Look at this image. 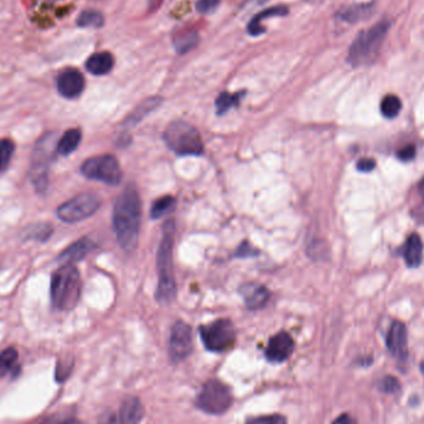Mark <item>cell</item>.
Instances as JSON below:
<instances>
[{"label":"cell","instance_id":"9c48e42d","mask_svg":"<svg viewBox=\"0 0 424 424\" xmlns=\"http://www.w3.org/2000/svg\"><path fill=\"white\" fill-rule=\"evenodd\" d=\"M81 172L86 178L98 180L105 184L118 185L122 181L121 165L113 156H93L84 162Z\"/></svg>","mask_w":424,"mask_h":424},{"label":"cell","instance_id":"484cf974","mask_svg":"<svg viewBox=\"0 0 424 424\" xmlns=\"http://www.w3.org/2000/svg\"><path fill=\"white\" fill-rule=\"evenodd\" d=\"M103 22L105 20L100 11L84 10L77 17L78 26L81 28H100Z\"/></svg>","mask_w":424,"mask_h":424},{"label":"cell","instance_id":"4fadbf2b","mask_svg":"<svg viewBox=\"0 0 424 424\" xmlns=\"http://www.w3.org/2000/svg\"><path fill=\"white\" fill-rule=\"evenodd\" d=\"M294 349V342L290 335L285 331L271 338L266 349V356L272 363H283L292 355Z\"/></svg>","mask_w":424,"mask_h":424},{"label":"cell","instance_id":"83f0119b","mask_svg":"<svg viewBox=\"0 0 424 424\" xmlns=\"http://www.w3.org/2000/svg\"><path fill=\"white\" fill-rule=\"evenodd\" d=\"M52 232H54V229H52L50 223H39V225H35L33 227H30L26 232V236L30 240L45 242V241L50 238Z\"/></svg>","mask_w":424,"mask_h":424},{"label":"cell","instance_id":"3957f363","mask_svg":"<svg viewBox=\"0 0 424 424\" xmlns=\"http://www.w3.org/2000/svg\"><path fill=\"white\" fill-rule=\"evenodd\" d=\"M162 231V243L158 253L159 285L156 298L160 303H170L176 294L173 269L174 221L169 220Z\"/></svg>","mask_w":424,"mask_h":424},{"label":"cell","instance_id":"9a60e30c","mask_svg":"<svg viewBox=\"0 0 424 424\" xmlns=\"http://www.w3.org/2000/svg\"><path fill=\"white\" fill-rule=\"evenodd\" d=\"M402 256L409 268H417L423 261V242L419 234H412L408 236L407 240L402 248Z\"/></svg>","mask_w":424,"mask_h":424},{"label":"cell","instance_id":"f546056e","mask_svg":"<svg viewBox=\"0 0 424 424\" xmlns=\"http://www.w3.org/2000/svg\"><path fill=\"white\" fill-rule=\"evenodd\" d=\"M14 151L15 145L10 139L0 140V172H4L9 167Z\"/></svg>","mask_w":424,"mask_h":424},{"label":"cell","instance_id":"ba28073f","mask_svg":"<svg viewBox=\"0 0 424 424\" xmlns=\"http://www.w3.org/2000/svg\"><path fill=\"white\" fill-rule=\"evenodd\" d=\"M200 334L207 350L213 352L229 350L236 340L234 324L227 319H218L213 323L201 326Z\"/></svg>","mask_w":424,"mask_h":424},{"label":"cell","instance_id":"b9f144b4","mask_svg":"<svg viewBox=\"0 0 424 424\" xmlns=\"http://www.w3.org/2000/svg\"><path fill=\"white\" fill-rule=\"evenodd\" d=\"M421 371H422V374H424V361L423 363H421Z\"/></svg>","mask_w":424,"mask_h":424},{"label":"cell","instance_id":"8fae6325","mask_svg":"<svg viewBox=\"0 0 424 424\" xmlns=\"http://www.w3.org/2000/svg\"><path fill=\"white\" fill-rule=\"evenodd\" d=\"M192 351V335L189 325L184 321L174 324L170 340H169V355L174 363H180L189 356Z\"/></svg>","mask_w":424,"mask_h":424},{"label":"cell","instance_id":"ffe728a7","mask_svg":"<svg viewBox=\"0 0 424 424\" xmlns=\"http://www.w3.org/2000/svg\"><path fill=\"white\" fill-rule=\"evenodd\" d=\"M113 65H114V60L109 52L95 54V55L91 56L86 62V67H87L89 73L96 75V76L109 73L113 68Z\"/></svg>","mask_w":424,"mask_h":424},{"label":"cell","instance_id":"ab89813d","mask_svg":"<svg viewBox=\"0 0 424 424\" xmlns=\"http://www.w3.org/2000/svg\"><path fill=\"white\" fill-rule=\"evenodd\" d=\"M252 255H255V253H253V247L248 245V243H243V245H241L240 250L237 251V255H236V256L247 257L252 256Z\"/></svg>","mask_w":424,"mask_h":424},{"label":"cell","instance_id":"1f68e13d","mask_svg":"<svg viewBox=\"0 0 424 424\" xmlns=\"http://www.w3.org/2000/svg\"><path fill=\"white\" fill-rule=\"evenodd\" d=\"M379 387V390L385 392V393L395 395V393L400 392V390H401V384H400L398 379L388 374V376H385L384 379H381Z\"/></svg>","mask_w":424,"mask_h":424},{"label":"cell","instance_id":"e575fe53","mask_svg":"<svg viewBox=\"0 0 424 424\" xmlns=\"http://www.w3.org/2000/svg\"><path fill=\"white\" fill-rule=\"evenodd\" d=\"M218 4H220V0H197L196 9L202 14H210L212 11L216 10Z\"/></svg>","mask_w":424,"mask_h":424},{"label":"cell","instance_id":"5bb4252c","mask_svg":"<svg viewBox=\"0 0 424 424\" xmlns=\"http://www.w3.org/2000/svg\"><path fill=\"white\" fill-rule=\"evenodd\" d=\"M84 89L82 73L75 68H67L57 77V91L66 98H76Z\"/></svg>","mask_w":424,"mask_h":424},{"label":"cell","instance_id":"4316f807","mask_svg":"<svg viewBox=\"0 0 424 424\" xmlns=\"http://www.w3.org/2000/svg\"><path fill=\"white\" fill-rule=\"evenodd\" d=\"M17 361V352L15 349L9 347L0 354V377H4Z\"/></svg>","mask_w":424,"mask_h":424},{"label":"cell","instance_id":"d590c367","mask_svg":"<svg viewBox=\"0 0 424 424\" xmlns=\"http://www.w3.org/2000/svg\"><path fill=\"white\" fill-rule=\"evenodd\" d=\"M98 424H123L122 419L118 416L117 413L107 411L102 413L98 418Z\"/></svg>","mask_w":424,"mask_h":424},{"label":"cell","instance_id":"60d3db41","mask_svg":"<svg viewBox=\"0 0 424 424\" xmlns=\"http://www.w3.org/2000/svg\"><path fill=\"white\" fill-rule=\"evenodd\" d=\"M418 192H419V195H421V197H422V199H423V201H424V179H422V180H421V181H419Z\"/></svg>","mask_w":424,"mask_h":424},{"label":"cell","instance_id":"f35d334b","mask_svg":"<svg viewBox=\"0 0 424 424\" xmlns=\"http://www.w3.org/2000/svg\"><path fill=\"white\" fill-rule=\"evenodd\" d=\"M331 424H356V422H355V419L352 418L350 414L344 413V414H341L338 418L335 419L334 422Z\"/></svg>","mask_w":424,"mask_h":424},{"label":"cell","instance_id":"2e32d148","mask_svg":"<svg viewBox=\"0 0 424 424\" xmlns=\"http://www.w3.org/2000/svg\"><path fill=\"white\" fill-rule=\"evenodd\" d=\"M241 294L245 298V305L251 310H257L266 305L269 299V292L263 285L248 283L241 288Z\"/></svg>","mask_w":424,"mask_h":424},{"label":"cell","instance_id":"ac0fdd59","mask_svg":"<svg viewBox=\"0 0 424 424\" xmlns=\"http://www.w3.org/2000/svg\"><path fill=\"white\" fill-rule=\"evenodd\" d=\"M374 3H363V4H354V6H346L341 9L338 17L342 22H363L365 19L371 17L374 14Z\"/></svg>","mask_w":424,"mask_h":424},{"label":"cell","instance_id":"8d00e7d4","mask_svg":"<svg viewBox=\"0 0 424 424\" xmlns=\"http://www.w3.org/2000/svg\"><path fill=\"white\" fill-rule=\"evenodd\" d=\"M397 156H398V159L402 160V162H411L413 158L416 156V148H414V145L409 144L403 146L397 153Z\"/></svg>","mask_w":424,"mask_h":424},{"label":"cell","instance_id":"7402d4cb","mask_svg":"<svg viewBox=\"0 0 424 424\" xmlns=\"http://www.w3.org/2000/svg\"><path fill=\"white\" fill-rule=\"evenodd\" d=\"M199 33H196L195 30H185L174 38V45L178 52L185 54L192 50L196 45L199 44Z\"/></svg>","mask_w":424,"mask_h":424},{"label":"cell","instance_id":"5b68a950","mask_svg":"<svg viewBox=\"0 0 424 424\" xmlns=\"http://www.w3.org/2000/svg\"><path fill=\"white\" fill-rule=\"evenodd\" d=\"M164 139L179 156H201L204 151L200 133L189 123H172L164 133Z\"/></svg>","mask_w":424,"mask_h":424},{"label":"cell","instance_id":"603a6c76","mask_svg":"<svg viewBox=\"0 0 424 424\" xmlns=\"http://www.w3.org/2000/svg\"><path fill=\"white\" fill-rule=\"evenodd\" d=\"M159 105H160V98H156V97H154V98H149V100H144V102H143L140 106L137 107L135 111L132 112V114L126 119L124 126L132 127L134 124H137V123L142 121L149 112L153 111V109H154L156 107L159 106Z\"/></svg>","mask_w":424,"mask_h":424},{"label":"cell","instance_id":"277c9868","mask_svg":"<svg viewBox=\"0 0 424 424\" xmlns=\"http://www.w3.org/2000/svg\"><path fill=\"white\" fill-rule=\"evenodd\" d=\"M81 296V278L73 264H63L51 279V301L59 310H71Z\"/></svg>","mask_w":424,"mask_h":424},{"label":"cell","instance_id":"44dd1931","mask_svg":"<svg viewBox=\"0 0 424 424\" xmlns=\"http://www.w3.org/2000/svg\"><path fill=\"white\" fill-rule=\"evenodd\" d=\"M81 138H82V134L78 129H70L65 132L61 138L57 140V146H56L57 154L63 156H70L71 153L77 149Z\"/></svg>","mask_w":424,"mask_h":424},{"label":"cell","instance_id":"4dcf8cb0","mask_svg":"<svg viewBox=\"0 0 424 424\" xmlns=\"http://www.w3.org/2000/svg\"><path fill=\"white\" fill-rule=\"evenodd\" d=\"M241 98V93L238 95H229V93H221L218 96V100H216V107H218V112L220 114H222L225 112L229 111V108L236 106L238 103V100Z\"/></svg>","mask_w":424,"mask_h":424},{"label":"cell","instance_id":"7a4b0ae2","mask_svg":"<svg viewBox=\"0 0 424 424\" xmlns=\"http://www.w3.org/2000/svg\"><path fill=\"white\" fill-rule=\"evenodd\" d=\"M390 28V20L384 19L374 26L358 33L349 50V63L354 67L368 66L374 63L379 57Z\"/></svg>","mask_w":424,"mask_h":424},{"label":"cell","instance_id":"cb8c5ba5","mask_svg":"<svg viewBox=\"0 0 424 424\" xmlns=\"http://www.w3.org/2000/svg\"><path fill=\"white\" fill-rule=\"evenodd\" d=\"M285 14H287V9L283 8V6H275V8H271V9H268V10L262 11V13H259V14L252 20L250 26H248V30H250V33H251L252 35H258V33H261L263 31L262 26H261V22H262L264 17H274V15H285Z\"/></svg>","mask_w":424,"mask_h":424},{"label":"cell","instance_id":"d6986e66","mask_svg":"<svg viewBox=\"0 0 424 424\" xmlns=\"http://www.w3.org/2000/svg\"><path fill=\"white\" fill-rule=\"evenodd\" d=\"M143 414L144 409L137 397H128L123 401L119 414L123 424H139Z\"/></svg>","mask_w":424,"mask_h":424},{"label":"cell","instance_id":"74e56055","mask_svg":"<svg viewBox=\"0 0 424 424\" xmlns=\"http://www.w3.org/2000/svg\"><path fill=\"white\" fill-rule=\"evenodd\" d=\"M376 167V162L374 159H370V158H363L360 159L357 162V170L358 172H363V173H370L374 170Z\"/></svg>","mask_w":424,"mask_h":424},{"label":"cell","instance_id":"d4e9b609","mask_svg":"<svg viewBox=\"0 0 424 424\" xmlns=\"http://www.w3.org/2000/svg\"><path fill=\"white\" fill-rule=\"evenodd\" d=\"M402 109V102L397 96L387 95L381 102V113L386 118H396Z\"/></svg>","mask_w":424,"mask_h":424},{"label":"cell","instance_id":"836d02e7","mask_svg":"<svg viewBox=\"0 0 424 424\" xmlns=\"http://www.w3.org/2000/svg\"><path fill=\"white\" fill-rule=\"evenodd\" d=\"M75 419L70 413H56L45 418L40 424H73Z\"/></svg>","mask_w":424,"mask_h":424},{"label":"cell","instance_id":"e0dca14e","mask_svg":"<svg viewBox=\"0 0 424 424\" xmlns=\"http://www.w3.org/2000/svg\"><path fill=\"white\" fill-rule=\"evenodd\" d=\"M95 242L89 238H81L76 241L73 245L67 247L65 251L62 252L59 259L65 264H73L89 255V252L95 248Z\"/></svg>","mask_w":424,"mask_h":424},{"label":"cell","instance_id":"7c38bea8","mask_svg":"<svg viewBox=\"0 0 424 424\" xmlns=\"http://www.w3.org/2000/svg\"><path fill=\"white\" fill-rule=\"evenodd\" d=\"M386 345L391 355L400 363H406L408 357V335L404 324L393 321L386 338Z\"/></svg>","mask_w":424,"mask_h":424},{"label":"cell","instance_id":"d6a6232c","mask_svg":"<svg viewBox=\"0 0 424 424\" xmlns=\"http://www.w3.org/2000/svg\"><path fill=\"white\" fill-rule=\"evenodd\" d=\"M245 424H287V421L283 416L273 414V416H262V417L248 419Z\"/></svg>","mask_w":424,"mask_h":424},{"label":"cell","instance_id":"f1b7e54d","mask_svg":"<svg viewBox=\"0 0 424 424\" xmlns=\"http://www.w3.org/2000/svg\"><path fill=\"white\" fill-rule=\"evenodd\" d=\"M175 205V199L172 196H164L154 202L151 206V215L153 218H160L167 211H170Z\"/></svg>","mask_w":424,"mask_h":424},{"label":"cell","instance_id":"8992f818","mask_svg":"<svg viewBox=\"0 0 424 424\" xmlns=\"http://www.w3.org/2000/svg\"><path fill=\"white\" fill-rule=\"evenodd\" d=\"M56 146L57 142H55V137L52 133L44 135L35 146L30 167V180L40 194L44 192L47 188V172L51 160L54 159V156L57 154Z\"/></svg>","mask_w":424,"mask_h":424},{"label":"cell","instance_id":"52a82bcc","mask_svg":"<svg viewBox=\"0 0 424 424\" xmlns=\"http://www.w3.org/2000/svg\"><path fill=\"white\" fill-rule=\"evenodd\" d=\"M232 404V395L229 387L218 379H210L202 386L196 397V406L209 414H223Z\"/></svg>","mask_w":424,"mask_h":424},{"label":"cell","instance_id":"30bf717a","mask_svg":"<svg viewBox=\"0 0 424 424\" xmlns=\"http://www.w3.org/2000/svg\"><path fill=\"white\" fill-rule=\"evenodd\" d=\"M98 197L92 194H81L66 201L57 209V216L63 222H80L92 216L100 207Z\"/></svg>","mask_w":424,"mask_h":424},{"label":"cell","instance_id":"6da1fadb","mask_svg":"<svg viewBox=\"0 0 424 424\" xmlns=\"http://www.w3.org/2000/svg\"><path fill=\"white\" fill-rule=\"evenodd\" d=\"M140 221L142 204L139 194L133 185H129L118 197L113 211V227L118 243L124 251H133L138 243Z\"/></svg>","mask_w":424,"mask_h":424}]
</instances>
